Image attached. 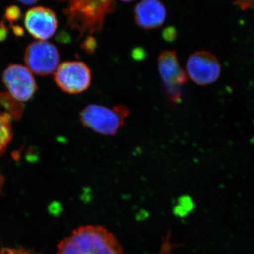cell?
Returning a JSON list of instances; mask_svg holds the SVG:
<instances>
[{
    "instance_id": "6da1fadb",
    "label": "cell",
    "mask_w": 254,
    "mask_h": 254,
    "mask_svg": "<svg viewBox=\"0 0 254 254\" xmlns=\"http://www.w3.org/2000/svg\"><path fill=\"white\" fill-rule=\"evenodd\" d=\"M56 254H124L116 237L104 227H78L61 241Z\"/></svg>"
},
{
    "instance_id": "7a4b0ae2",
    "label": "cell",
    "mask_w": 254,
    "mask_h": 254,
    "mask_svg": "<svg viewBox=\"0 0 254 254\" xmlns=\"http://www.w3.org/2000/svg\"><path fill=\"white\" fill-rule=\"evenodd\" d=\"M115 0H68V26L79 37L101 31L107 15L113 12Z\"/></svg>"
},
{
    "instance_id": "3957f363",
    "label": "cell",
    "mask_w": 254,
    "mask_h": 254,
    "mask_svg": "<svg viewBox=\"0 0 254 254\" xmlns=\"http://www.w3.org/2000/svg\"><path fill=\"white\" fill-rule=\"evenodd\" d=\"M130 111L123 105L113 108L103 105L91 104L80 114L83 126L103 136H114L125 123Z\"/></svg>"
},
{
    "instance_id": "277c9868",
    "label": "cell",
    "mask_w": 254,
    "mask_h": 254,
    "mask_svg": "<svg viewBox=\"0 0 254 254\" xmlns=\"http://www.w3.org/2000/svg\"><path fill=\"white\" fill-rule=\"evenodd\" d=\"M159 74L169 100L173 104L181 101L182 88L188 76L182 68L175 50H165L158 58Z\"/></svg>"
},
{
    "instance_id": "5b68a950",
    "label": "cell",
    "mask_w": 254,
    "mask_h": 254,
    "mask_svg": "<svg viewBox=\"0 0 254 254\" xmlns=\"http://www.w3.org/2000/svg\"><path fill=\"white\" fill-rule=\"evenodd\" d=\"M55 81L65 93L78 94L86 91L91 86V71L83 62H64L55 71Z\"/></svg>"
},
{
    "instance_id": "8992f818",
    "label": "cell",
    "mask_w": 254,
    "mask_h": 254,
    "mask_svg": "<svg viewBox=\"0 0 254 254\" xmlns=\"http://www.w3.org/2000/svg\"><path fill=\"white\" fill-rule=\"evenodd\" d=\"M24 61L31 72L47 76L58 68L59 52L54 45L48 42H33L25 50Z\"/></svg>"
},
{
    "instance_id": "52a82bcc",
    "label": "cell",
    "mask_w": 254,
    "mask_h": 254,
    "mask_svg": "<svg viewBox=\"0 0 254 254\" xmlns=\"http://www.w3.org/2000/svg\"><path fill=\"white\" fill-rule=\"evenodd\" d=\"M221 66L215 55L208 51H197L190 55L187 62L188 78L199 86H206L217 81Z\"/></svg>"
},
{
    "instance_id": "ba28073f",
    "label": "cell",
    "mask_w": 254,
    "mask_h": 254,
    "mask_svg": "<svg viewBox=\"0 0 254 254\" xmlns=\"http://www.w3.org/2000/svg\"><path fill=\"white\" fill-rule=\"evenodd\" d=\"M2 81L9 94L20 103L31 99L37 91L31 71L21 65L10 64L3 72Z\"/></svg>"
},
{
    "instance_id": "9c48e42d",
    "label": "cell",
    "mask_w": 254,
    "mask_h": 254,
    "mask_svg": "<svg viewBox=\"0 0 254 254\" xmlns=\"http://www.w3.org/2000/svg\"><path fill=\"white\" fill-rule=\"evenodd\" d=\"M26 30L38 40H47L55 34L58 20L53 10L37 6L28 10L24 18Z\"/></svg>"
},
{
    "instance_id": "30bf717a",
    "label": "cell",
    "mask_w": 254,
    "mask_h": 254,
    "mask_svg": "<svg viewBox=\"0 0 254 254\" xmlns=\"http://www.w3.org/2000/svg\"><path fill=\"white\" fill-rule=\"evenodd\" d=\"M134 14L136 24L145 30L160 27L167 16L166 9L160 0H141L135 8Z\"/></svg>"
},
{
    "instance_id": "8fae6325",
    "label": "cell",
    "mask_w": 254,
    "mask_h": 254,
    "mask_svg": "<svg viewBox=\"0 0 254 254\" xmlns=\"http://www.w3.org/2000/svg\"><path fill=\"white\" fill-rule=\"evenodd\" d=\"M0 106L6 109L11 118L19 120L22 117L23 105L22 103L15 99L11 94L0 91Z\"/></svg>"
},
{
    "instance_id": "7c38bea8",
    "label": "cell",
    "mask_w": 254,
    "mask_h": 254,
    "mask_svg": "<svg viewBox=\"0 0 254 254\" xmlns=\"http://www.w3.org/2000/svg\"><path fill=\"white\" fill-rule=\"evenodd\" d=\"M11 119V117L6 112H0V156L4 153L7 145L12 138Z\"/></svg>"
},
{
    "instance_id": "4fadbf2b",
    "label": "cell",
    "mask_w": 254,
    "mask_h": 254,
    "mask_svg": "<svg viewBox=\"0 0 254 254\" xmlns=\"http://www.w3.org/2000/svg\"><path fill=\"white\" fill-rule=\"evenodd\" d=\"M21 11L20 8L15 5L10 6L5 10L4 15V18H6L9 23H13L17 21L21 17Z\"/></svg>"
},
{
    "instance_id": "5bb4252c",
    "label": "cell",
    "mask_w": 254,
    "mask_h": 254,
    "mask_svg": "<svg viewBox=\"0 0 254 254\" xmlns=\"http://www.w3.org/2000/svg\"><path fill=\"white\" fill-rule=\"evenodd\" d=\"M232 4L239 6L242 11L254 10V0H235Z\"/></svg>"
},
{
    "instance_id": "9a60e30c",
    "label": "cell",
    "mask_w": 254,
    "mask_h": 254,
    "mask_svg": "<svg viewBox=\"0 0 254 254\" xmlns=\"http://www.w3.org/2000/svg\"><path fill=\"white\" fill-rule=\"evenodd\" d=\"M95 46H96V43H95L94 39L91 36H88L86 38V41L83 42V44H82L83 49L86 50L87 53H89V54H91V53L94 51Z\"/></svg>"
},
{
    "instance_id": "2e32d148",
    "label": "cell",
    "mask_w": 254,
    "mask_h": 254,
    "mask_svg": "<svg viewBox=\"0 0 254 254\" xmlns=\"http://www.w3.org/2000/svg\"><path fill=\"white\" fill-rule=\"evenodd\" d=\"M0 254H28L19 249H2L0 251Z\"/></svg>"
},
{
    "instance_id": "e0dca14e",
    "label": "cell",
    "mask_w": 254,
    "mask_h": 254,
    "mask_svg": "<svg viewBox=\"0 0 254 254\" xmlns=\"http://www.w3.org/2000/svg\"><path fill=\"white\" fill-rule=\"evenodd\" d=\"M8 34V30L4 23H0V42L4 41Z\"/></svg>"
},
{
    "instance_id": "ac0fdd59",
    "label": "cell",
    "mask_w": 254,
    "mask_h": 254,
    "mask_svg": "<svg viewBox=\"0 0 254 254\" xmlns=\"http://www.w3.org/2000/svg\"><path fill=\"white\" fill-rule=\"evenodd\" d=\"M13 32L16 36H22L23 35V29L19 26H12Z\"/></svg>"
},
{
    "instance_id": "d6986e66",
    "label": "cell",
    "mask_w": 254,
    "mask_h": 254,
    "mask_svg": "<svg viewBox=\"0 0 254 254\" xmlns=\"http://www.w3.org/2000/svg\"><path fill=\"white\" fill-rule=\"evenodd\" d=\"M17 1L22 3V4L31 5L35 4L38 0H17Z\"/></svg>"
},
{
    "instance_id": "ffe728a7",
    "label": "cell",
    "mask_w": 254,
    "mask_h": 254,
    "mask_svg": "<svg viewBox=\"0 0 254 254\" xmlns=\"http://www.w3.org/2000/svg\"><path fill=\"white\" fill-rule=\"evenodd\" d=\"M3 181H4V180H3V176L1 174H0V191H1V187H2Z\"/></svg>"
},
{
    "instance_id": "44dd1931",
    "label": "cell",
    "mask_w": 254,
    "mask_h": 254,
    "mask_svg": "<svg viewBox=\"0 0 254 254\" xmlns=\"http://www.w3.org/2000/svg\"><path fill=\"white\" fill-rule=\"evenodd\" d=\"M121 1H125V2H129V1H133V0H121Z\"/></svg>"
}]
</instances>
